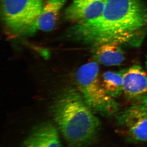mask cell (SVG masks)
<instances>
[{
	"label": "cell",
	"mask_w": 147,
	"mask_h": 147,
	"mask_svg": "<svg viewBox=\"0 0 147 147\" xmlns=\"http://www.w3.org/2000/svg\"><path fill=\"white\" fill-rule=\"evenodd\" d=\"M141 100H142V102L144 103V104L147 109V94L142 98Z\"/></svg>",
	"instance_id": "obj_12"
},
{
	"label": "cell",
	"mask_w": 147,
	"mask_h": 147,
	"mask_svg": "<svg viewBox=\"0 0 147 147\" xmlns=\"http://www.w3.org/2000/svg\"><path fill=\"white\" fill-rule=\"evenodd\" d=\"M109 0H73L65 11V20L80 23L100 16Z\"/></svg>",
	"instance_id": "obj_6"
},
{
	"label": "cell",
	"mask_w": 147,
	"mask_h": 147,
	"mask_svg": "<svg viewBox=\"0 0 147 147\" xmlns=\"http://www.w3.org/2000/svg\"><path fill=\"white\" fill-rule=\"evenodd\" d=\"M66 0H48L47 1L37 21V29L44 32L53 30L58 20L59 13Z\"/></svg>",
	"instance_id": "obj_10"
},
{
	"label": "cell",
	"mask_w": 147,
	"mask_h": 147,
	"mask_svg": "<svg viewBox=\"0 0 147 147\" xmlns=\"http://www.w3.org/2000/svg\"><path fill=\"white\" fill-rule=\"evenodd\" d=\"M96 61L84 64L75 74L79 93L94 113L110 117L117 115L119 105L107 93L99 76V67Z\"/></svg>",
	"instance_id": "obj_3"
},
{
	"label": "cell",
	"mask_w": 147,
	"mask_h": 147,
	"mask_svg": "<svg viewBox=\"0 0 147 147\" xmlns=\"http://www.w3.org/2000/svg\"><path fill=\"white\" fill-rule=\"evenodd\" d=\"M93 48L94 58L98 63L108 66L119 65L125 60L124 53L118 43L107 42Z\"/></svg>",
	"instance_id": "obj_9"
},
{
	"label": "cell",
	"mask_w": 147,
	"mask_h": 147,
	"mask_svg": "<svg viewBox=\"0 0 147 147\" xmlns=\"http://www.w3.org/2000/svg\"><path fill=\"white\" fill-rule=\"evenodd\" d=\"M51 112L58 130L71 147H84L97 136L100 121L79 92L67 88L56 96Z\"/></svg>",
	"instance_id": "obj_2"
},
{
	"label": "cell",
	"mask_w": 147,
	"mask_h": 147,
	"mask_svg": "<svg viewBox=\"0 0 147 147\" xmlns=\"http://www.w3.org/2000/svg\"><path fill=\"white\" fill-rule=\"evenodd\" d=\"M146 67L147 70V56L146 57Z\"/></svg>",
	"instance_id": "obj_13"
},
{
	"label": "cell",
	"mask_w": 147,
	"mask_h": 147,
	"mask_svg": "<svg viewBox=\"0 0 147 147\" xmlns=\"http://www.w3.org/2000/svg\"><path fill=\"white\" fill-rule=\"evenodd\" d=\"M127 69L119 71H107L102 75L103 86L111 97L115 98L123 94V75Z\"/></svg>",
	"instance_id": "obj_11"
},
{
	"label": "cell",
	"mask_w": 147,
	"mask_h": 147,
	"mask_svg": "<svg viewBox=\"0 0 147 147\" xmlns=\"http://www.w3.org/2000/svg\"><path fill=\"white\" fill-rule=\"evenodd\" d=\"M57 128L43 122L34 127L21 147H62Z\"/></svg>",
	"instance_id": "obj_8"
},
{
	"label": "cell",
	"mask_w": 147,
	"mask_h": 147,
	"mask_svg": "<svg viewBox=\"0 0 147 147\" xmlns=\"http://www.w3.org/2000/svg\"><path fill=\"white\" fill-rule=\"evenodd\" d=\"M147 26V7L142 0H109L101 15L76 23L67 36L94 47L114 42L139 46Z\"/></svg>",
	"instance_id": "obj_1"
},
{
	"label": "cell",
	"mask_w": 147,
	"mask_h": 147,
	"mask_svg": "<svg viewBox=\"0 0 147 147\" xmlns=\"http://www.w3.org/2000/svg\"><path fill=\"white\" fill-rule=\"evenodd\" d=\"M123 80V93L128 99L137 101L147 94V73L141 66L127 69Z\"/></svg>",
	"instance_id": "obj_7"
},
{
	"label": "cell",
	"mask_w": 147,
	"mask_h": 147,
	"mask_svg": "<svg viewBox=\"0 0 147 147\" xmlns=\"http://www.w3.org/2000/svg\"><path fill=\"white\" fill-rule=\"evenodd\" d=\"M117 122L120 130L131 141L147 142V109L141 100L118 113Z\"/></svg>",
	"instance_id": "obj_5"
},
{
	"label": "cell",
	"mask_w": 147,
	"mask_h": 147,
	"mask_svg": "<svg viewBox=\"0 0 147 147\" xmlns=\"http://www.w3.org/2000/svg\"><path fill=\"white\" fill-rule=\"evenodd\" d=\"M44 5L43 0H2L5 26L15 36L32 35L37 30V21Z\"/></svg>",
	"instance_id": "obj_4"
}]
</instances>
